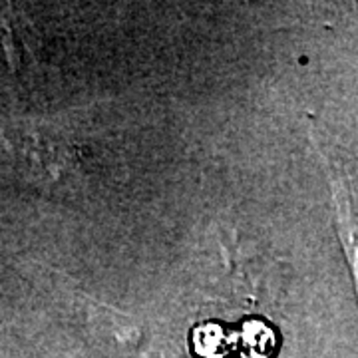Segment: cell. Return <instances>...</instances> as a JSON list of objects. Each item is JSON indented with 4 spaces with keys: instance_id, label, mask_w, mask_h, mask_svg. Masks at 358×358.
Segmentation results:
<instances>
[{
    "instance_id": "6da1fadb",
    "label": "cell",
    "mask_w": 358,
    "mask_h": 358,
    "mask_svg": "<svg viewBox=\"0 0 358 358\" xmlns=\"http://www.w3.org/2000/svg\"><path fill=\"white\" fill-rule=\"evenodd\" d=\"M313 140L319 143L324 169L329 173L336 209V227L358 293V157L348 155L333 141L322 140L317 129H313Z\"/></svg>"
},
{
    "instance_id": "7a4b0ae2",
    "label": "cell",
    "mask_w": 358,
    "mask_h": 358,
    "mask_svg": "<svg viewBox=\"0 0 358 358\" xmlns=\"http://www.w3.org/2000/svg\"><path fill=\"white\" fill-rule=\"evenodd\" d=\"M229 346L231 341L221 327L209 324L195 333V348L205 358H223L227 355Z\"/></svg>"
},
{
    "instance_id": "3957f363",
    "label": "cell",
    "mask_w": 358,
    "mask_h": 358,
    "mask_svg": "<svg viewBox=\"0 0 358 358\" xmlns=\"http://www.w3.org/2000/svg\"><path fill=\"white\" fill-rule=\"evenodd\" d=\"M245 357L247 358H267L275 348V336L265 324H251L245 329L243 338Z\"/></svg>"
}]
</instances>
